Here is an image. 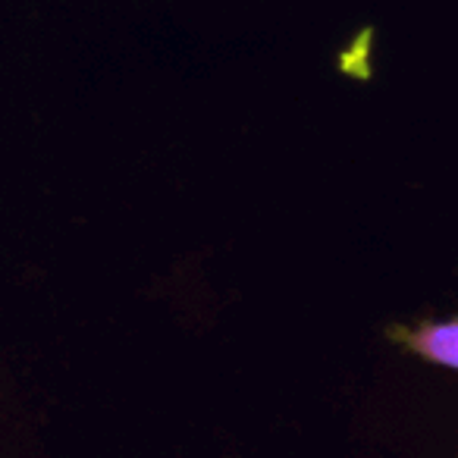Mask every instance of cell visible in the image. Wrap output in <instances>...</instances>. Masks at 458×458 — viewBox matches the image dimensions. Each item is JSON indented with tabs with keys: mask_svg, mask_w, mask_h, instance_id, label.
<instances>
[{
	"mask_svg": "<svg viewBox=\"0 0 458 458\" xmlns=\"http://www.w3.org/2000/svg\"><path fill=\"white\" fill-rule=\"evenodd\" d=\"M386 339L399 345V349H405L408 355L424 358L427 364H437V368L458 374V318L395 324L386 330Z\"/></svg>",
	"mask_w": 458,
	"mask_h": 458,
	"instance_id": "1",
	"label": "cell"
}]
</instances>
